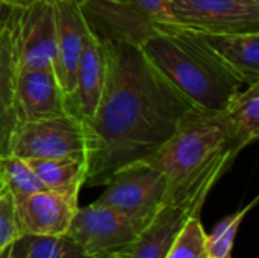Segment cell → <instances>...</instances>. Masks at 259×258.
<instances>
[{"instance_id": "23", "label": "cell", "mask_w": 259, "mask_h": 258, "mask_svg": "<svg viewBox=\"0 0 259 258\" xmlns=\"http://www.w3.org/2000/svg\"><path fill=\"white\" fill-rule=\"evenodd\" d=\"M143 17L155 23H175L170 0H127Z\"/></svg>"}, {"instance_id": "17", "label": "cell", "mask_w": 259, "mask_h": 258, "mask_svg": "<svg viewBox=\"0 0 259 258\" xmlns=\"http://www.w3.org/2000/svg\"><path fill=\"white\" fill-rule=\"evenodd\" d=\"M42 186L61 195L79 198L87 179V161L77 158L27 160Z\"/></svg>"}, {"instance_id": "26", "label": "cell", "mask_w": 259, "mask_h": 258, "mask_svg": "<svg viewBox=\"0 0 259 258\" xmlns=\"http://www.w3.org/2000/svg\"><path fill=\"white\" fill-rule=\"evenodd\" d=\"M6 21H8V18L5 21H0V41H2L3 33H5V29H6Z\"/></svg>"}, {"instance_id": "20", "label": "cell", "mask_w": 259, "mask_h": 258, "mask_svg": "<svg viewBox=\"0 0 259 258\" xmlns=\"http://www.w3.org/2000/svg\"><path fill=\"white\" fill-rule=\"evenodd\" d=\"M205 242L206 233L203 230L200 214L193 216L181 230L165 258H208Z\"/></svg>"}, {"instance_id": "19", "label": "cell", "mask_w": 259, "mask_h": 258, "mask_svg": "<svg viewBox=\"0 0 259 258\" xmlns=\"http://www.w3.org/2000/svg\"><path fill=\"white\" fill-rule=\"evenodd\" d=\"M0 181L12 196L30 195L41 190H47L27 160L8 155L0 161Z\"/></svg>"}, {"instance_id": "6", "label": "cell", "mask_w": 259, "mask_h": 258, "mask_svg": "<svg viewBox=\"0 0 259 258\" xmlns=\"http://www.w3.org/2000/svg\"><path fill=\"white\" fill-rule=\"evenodd\" d=\"M103 187L96 202L117 210L143 230L162 205L168 181L156 167L143 160L117 170Z\"/></svg>"}, {"instance_id": "13", "label": "cell", "mask_w": 259, "mask_h": 258, "mask_svg": "<svg viewBox=\"0 0 259 258\" xmlns=\"http://www.w3.org/2000/svg\"><path fill=\"white\" fill-rule=\"evenodd\" d=\"M182 27L199 40L243 85L259 82V33Z\"/></svg>"}, {"instance_id": "5", "label": "cell", "mask_w": 259, "mask_h": 258, "mask_svg": "<svg viewBox=\"0 0 259 258\" xmlns=\"http://www.w3.org/2000/svg\"><path fill=\"white\" fill-rule=\"evenodd\" d=\"M88 131L85 122L73 114L18 123L11 154L24 160L88 158Z\"/></svg>"}, {"instance_id": "8", "label": "cell", "mask_w": 259, "mask_h": 258, "mask_svg": "<svg viewBox=\"0 0 259 258\" xmlns=\"http://www.w3.org/2000/svg\"><path fill=\"white\" fill-rule=\"evenodd\" d=\"M141 230L124 214L93 202L77 207L67 237L88 257L112 258L127 248Z\"/></svg>"}, {"instance_id": "16", "label": "cell", "mask_w": 259, "mask_h": 258, "mask_svg": "<svg viewBox=\"0 0 259 258\" xmlns=\"http://www.w3.org/2000/svg\"><path fill=\"white\" fill-rule=\"evenodd\" d=\"M14 44L11 18L8 17L6 29L0 41V161L11 154L12 138L20 123L14 94Z\"/></svg>"}, {"instance_id": "18", "label": "cell", "mask_w": 259, "mask_h": 258, "mask_svg": "<svg viewBox=\"0 0 259 258\" xmlns=\"http://www.w3.org/2000/svg\"><path fill=\"white\" fill-rule=\"evenodd\" d=\"M258 198H255L252 202H249L246 207L238 210L237 213L222 219L214 231L211 234H206V254L209 258H232V251L235 245L237 234L240 231V227L244 220V217L250 213L252 208L258 204Z\"/></svg>"}, {"instance_id": "22", "label": "cell", "mask_w": 259, "mask_h": 258, "mask_svg": "<svg viewBox=\"0 0 259 258\" xmlns=\"http://www.w3.org/2000/svg\"><path fill=\"white\" fill-rule=\"evenodd\" d=\"M21 236L23 231L17 219L14 198L8 190H5L0 195V251Z\"/></svg>"}, {"instance_id": "27", "label": "cell", "mask_w": 259, "mask_h": 258, "mask_svg": "<svg viewBox=\"0 0 259 258\" xmlns=\"http://www.w3.org/2000/svg\"><path fill=\"white\" fill-rule=\"evenodd\" d=\"M109 2H115V3H126L127 0H109Z\"/></svg>"}, {"instance_id": "14", "label": "cell", "mask_w": 259, "mask_h": 258, "mask_svg": "<svg viewBox=\"0 0 259 258\" xmlns=\"http://www.w3.org/2000/svg\"><path fill=\"white\" fill-rule=\"evenodd\" d=\"M106 78V59L99 35L88 24L82 55L76 71V84L70 97V109L82 120H90L99 105Z\"/></svg>"}, {"instance_id": "11", "label": "cell", "mask_w": 259, "mask_h": 258, "mask_svg": "<svg viewBox=\"0 0 259 258\" xmlns=\"http://www.w3.org/2000/svg\"><path fill=\"white\" fill-rule=\"evenodd\" d=\"M12 198L20 228L27 236H65L77 210V198L50 190Z\"/></svg>"}, {"instance_id": "21", "label": "cell", "mask_w": 259, "mask_h": 258, "mask_svg": "<svg viewBox=\"0 0 259 258\" xmlns=\"http://www.w3.org/2000/svg\"><path fill=\"white\" fill-rule=\"evenodd\" d=\"M29 258H91L67 236H27Z\"/></svg>"}, {"instance_id": "24", "label": "cell", "mask_w": 259, "mask_h": 258, "mask_svg": "<svg viewBox=\"0 0 259 258\" xmlns=\"http://www.w3.org/2000/svg\"><path fill=\"white\" fill-rule=\"evenodd\" d=\"M0 258H29L27 257V234L14 240L9 246L0 251Z\"/></svg>"}, {"instance_id": "7", "label": "cell", "mask_w": 259, "mask_h": 258, "mask_svg": "<svg viewBox=\"0 0 259 258\" xmlns=\"http://www.w3.org/2000/svg\"><path fill=\"white\" fill-rule=\"evenodd\" d=\"M11 9L15 70L50 67L56 56V17L52 0Z\"/></svg>"}, {"instance_id": "25", "label": "cell", "mask_w": 259, "mask_h": 258, "mask_svg": "<svg viewBox=\"0 0 259 258\" xmlns=\"http://www.w3.org/2000/svg\"><path fill=\"white\" fill-rule=\"evenodd\" d=\"M30 2H33V0H0V3L8 8H23V6L29 5Z\"/></svg>"}, {"instance_id": "12", "label": "cell", "mask_w": 259, "mask_h": 258, "mask_svg": "<svg viewBox=\"0 0 259 258\" xmlns=\"http://www.w3.org/2000/svg\"><path fill=\"white\" fill-rule=\"evenodd\" d=\"M52 2L56 17V56L53 68L70 105L88 21L80 6V0Z\"/></svg>"}, {"instance_id": "2", "label": "cell", "mask_w": 259, "mask_h": 258, "mask_svg": "<svg viewBox=\"0 0 259 258\" xmlns=\"http://www.w3.org/2000/svg\"><path fill=\"white\" fill-rule=\"evenodd\" d=\"M137 46L170 87L200 111H219L244 87L181 24L149 21Z\"/></svg>"}, {"instance_id": "9", "label": "cell", "mask_w": 259, "mask_h": 258, "mask_svg": "<svg viewBox=\"0 0 259 258\" xmlns=\"http://www.w3.org/2000/svg\"><path fill=\"white\" fill-rule=\"evenodd\" d=\"M176 24L212 32L259 33V0H170Z\"/></svg>"}, {"instance_id": "15", "label": "cell", "mask_w": 259, "mask_h": 258, "mask_svg": "<svg viewBox=\"0 0 259 258\" xmlns=\"http://www.w3.org/2000/svg\"><path fill=\"white\" fill-rule=\"evenodd\" d=\"M244 87L219 109L231 138L241 149L255 143L259 137V82Z\"/></svg>"}, {"instance_id": "4", "label": "cell", "mask_w": 259, "mask_h": 258, "mask_svg": "<svg viewBox=\"0 0 259 258\" xmlns=\"http://www.w3.org/2000/svg\"><path fill=\"white\" fill-rule=\"evenodd\" d=\"M232 144L238 146L231 138L219 111L209 113L191 108L182 117L173 135L144 161L156 167L167 178L170 187L208 164L217 154Z\"/></svg>"}, {"instance_id": "29", "label": "cell", "mask_w": 259, "mask_h": 258, "mask_svg": "<svg viewBox=\"0 0 259 258\" xmlns=\"http://www.w3.org/2000/svg\"><path fill=\"white\" fill-rule=\"evenodd\" d=\"M208 258H209V257H208Z\"/></svg>"}, {"instance_id": "3", "label": "cell", "mask_w": 259, "mask_h": 258, "mask_svg": "<svg viewBox=\"0 0 259 258\" xmlns=\"http://www.w3.org/2000/svg\"><path fill=\"white\" fill-rule=\"evenodd\" d=\"M240 152L238 146H228L208 164L181 182L170 186L153 217L127 248L112 258H165L187 220L200 214L211 190Z\"/></svg>"}, {"instance_id": "1", "label": "cell", "mask_w": 259, "mask_h": 258, "mask_svg": "<svg viewBox=\"0 0 259 258\" xmlns=\"http://www.w3.org/2000/svg\"><path fill=\"white\" fill-rule=\"evenodd\" d=\"M100 40L106 59L105 85L94 116L83 120L90 138L85 179L90 187L105 186L117 170L153 155L194 108L135 43Z\"/></svg>"}, {"instance_id": "10", "label": "cell", "mask_w": 259, "mask_h": 258, "mask_svg": "<svg viewBox=\"0 0 259 258\" xmlns=\"http://www.w3.org/2000/svg\"><path fill=\"white\" fill-rule=\"evenodd\" d=\"M14 94L20 123L58 117L71 113L53 65L15 70Z\"/></svg>"}, {"instance_id": "28", "label": "cell", "mask_w": 259, "mask_h": 258, "mask_svg": "<svg viewBox=\"0 0 259 258\" xmlns=\"http://www.w3.org/2000/svg\"><path fill=\"white\" fill-rule=\"evenodd\" d=\"M5 192V187H3V184H2V181H0V195Z\"/></svg>"}]
</instances>
